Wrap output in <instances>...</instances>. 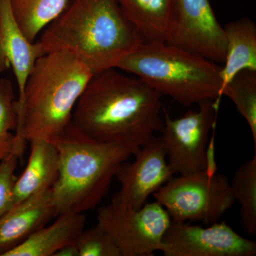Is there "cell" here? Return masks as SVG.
I'll list each match as a JSON object with an SVG mask.
<instances>
[{"label": "cell", "mask_w": 256, "mask_h": 256, "mask_svg": "<svg viewBox=\"0 0 256 256\" xmlns=\"http://www.w3.org/2000/svg\"><path fill=\"white\" fill-rule=\"evenodd\" d=\"M122 12L143 42H168L174 0H118Z\"/></svg>", "instance_id": "obj_16"}, {"label": "cell", "mask_w": 256, "mask_h": 256, "mask_svg": "<svg viewBox=\"0 0 256 256\" xmlns=\"http://www.w3.org/2000/svg\"><path fill=\"white\" fill-rule=\"evenodd\" d=\"M225 60L222 66L220 96L224 88L244 70L256 72V25L248 18H242L226 25Z\"/></svg>", "instance_id": "obj_17"}, {"label": "cell", "mask_w": 256, "mask_h": 256, "mask_svg": "<svg viewBox=\"0 0 256 256\" xmlns=\"http://www.w3.org/2000/svg\"><path fill=\"white\" fill-rule=\"evenodd\" d=\"M222 96L229 98L246 120L256 150V72H239L224 88Z\"/></svg>", "instance_id": "obj_20"}, {"label": "cell", "mask_w": 256, "mask_h": 256, "mask_svg": "<svg viewBox=\"0 0 256 256\" xmlns=\"http://www.w3.org/2000/svg\"><path fill=\"white\" fill-rule=\"evenodd\" d=\"M76 244L79 256H122L114 239L98 224L82 230Z\"/></svg>", "instance_id": "obj_22"}, {"label": "cell", "mask_w": 256, "mask_h": 256, "mask_svg": "<svg viewBox=\"0 0 256 256\" xmlns=\"http://www.w3.org/2000/svg\"><path fill=\"white\" fill-rule=\"evenodd\" d=\"M16 98L14 87L10 80L0 78V162L16 151L15 133L18 127Z\"/></svg>", "instance_id": "obj_21"}, {"label": "cell", "mask_w": 256, "mask_h": 256, "mask_svg": "<svg viewBox=\"0 0 256 256\" xmlns=\"http://www.w3.org/2000/svg\"><path fill=\"white\" fill-rule=\"evenodd\" d=\"M54 256H79L78 248L76 242L67 244L56 252Z\"/></svg>", "instance_id": "obj_24"}, {"label": "cell", "mask_w": 256, "mask_h": 256, "mask_svg": "<svg viewBox=\"0 0 256 256\" xmlns=\"http://www.w3.org/2000/svg\"><path fill=\"white\" fill-rule=\"evenodd\" d=\"M94 74L75 56L56 50L38 57L23 95L16 100V149L28 142L60 136L72 122L76 104Z\"/></svg>", "instance_id": "obj_3"}, {"label": "cell", "mask_w": 256, "mask_h": 256, "mask_svg": "<svg viewBox=\"0 0 256 256\" xmlns=\"http://www.w3.org/2000/svg\"><path fill=\"white\" fill-rule=\"evenodd\" d=\"M36 42L42 54L66 50L96 74L116 68L143 42L118 0H72Z\"/></svg>", "instance_id": "obj_2"}, {"label": "cell", "mask_w": 256, "mask_h": 256, "mask_svg": "<svg viewBox=\"0 0 256 256\" xmlns=\"http://www.w3.org/2000/svg\"><path fill=\"white\" fill-rule=\"evenodd\" d=\"M50 141L60 162L52 188L57 216L96 208L108 193L119 165L134 154L127 146L90 137L72 122Z\"/></svg>", "instance_id": "obj_4"}, {"label": "cell", "mask_w": 256, "mask_h": 256, "mask_svg": "<svg viewBox=\"0 0 256 256\" xmlns=\"http://www.w3.org/2000/svg\"><path fill=\"white\" fill-rule=\"evenodd\" d=\"M98 224L114 239L122 256H152L160 252L171 217L158 202L133 210L111 202L98 210Z\"/></svg>", "instance_id": "obj_8"}, {"label": "cell", "mask_w": 256, "mask_h": 256, "mask_svg": "<svg viewBox=\"0 0 256 256\" xmlns=\"http://www.w3.org/2000/svg\"><path fill=\"white\" fill-rule=\"evenodd\" d=\"M256 152L252 159L239 166L230 182L234 200L240 204L242 228L252 236H256Z\"/></svg>", "instance_id": "obj_19"}, {"label": "cell", "mask_w": 256, "mask_h": 256, "mask_svg": "<svg viewBox=\"0 0 256 256\" xmlns=\"http://www.w3.org/2000/svg\"><path fill=\"white\" fill-rule=\"evenodd\" d=\"M116 68L184 107L222 98V66L166 42H142Z\"/></svg>", "instance_id": "obj_5"}, {"label": "cell", "mask_w": 256, "mask_h": 256, "mask_svg": "<svg viewBox=\"0 0 256 256\" xmlns=\"http://www.w3.org/2000/svg\"><path fill=\"white\" fill-rule=\"evenodd\" d=\"M166 43L215 63H224L225 32L210 0H174L172 26Z\"/></svg>", "instance_id": "obj_9"}, {"label": "cell", "mask_w": 256, "mask_h": 256, "mask_svg": "<svg viewBox=\"0 0 256 256\" xmlns=\"http://www.w3.org/2000/svg\"><path fill=\"white\" fill-rule=\"evenodd\" d=\"M20 158L16 153H12L0 162V218L14 205V172Z\"/></svg>", "instance_id": "obj_23"}, {"label": "cell", "mask_w": 256, "mask_h": 256, "mask_svg": "<svg viewBox=\"0 0 256 256\" xmlns=\"http://www.w3.org/2000/svg\"><path fill=\"white\" fill-rule=\"evenodd\" d=\"M160 252L165 256H255L256 242L224 222L204 228L172 220Z\"/></svg>", "instance_id": "obj_10"}, {"label": "cell", "mask_w": 256, "mask_h": 256, "mask_svg": "<svg viewBox=\"0 0 256 256\" xmlns=\"http://www.w3.org/2000/svg\"><path fill=\"white\" fill-rule=\"evenodd\" d=\"M30 143L28 165L15 182L14 205L50 190L58 178L60 162L54 144L47 140H35Z\"/></svg>", "instance_id": "obj_14"}, {"label": "cell", "mask_w": 256, "mask_h": 256, "mask_svg": "<svg viewBox=\"0 0 256 256\" xmlns=\"http://www.w3.org/2000/svg\"><path fill=\"white\" fill-rule=\"evenodd\" d=\"M52 225L45 226L4 256H54L60 248L75 242L84 230L82 213L60 214Z\"/></svg>", "instance_id": "obj_15"}, {"label": "cell", "mask_w": 256, "mask_h": 256, "mask_svg": "<svg viewBox=\"0 0 256 256\" xmlns=\"http://www.w3.org/2000/svg\"><path fill=\"white\" fill-rule=\"evenodd\" d=\"M175 222H218L236 201L224 174L208 172L170 178L153 194Z\"/></svg>", "instance_id": "obj_6"}, {"label": "cell", "mask_w": 256, "mask_h": 256, "mask_svg": "<svg viewBox=\"0 0 256 256\" xmlns=\"http://www.w3.org/2000/svg\"><path fill=\"white\" fill-rule=\"evenodd\" d=\"M42 55L36 42L28 41L20 30L10 0H0V73L12 68L18 90L16 100L22 96L28 75Z\"/></svg>", "instance_id": "obj_13"}, {"label": "cell", "mask_w": 256, "mask_h": 256, "mask_svg": "<svg viewBox=\"0 0 256 256\" xmlns=\"http://www.w3.org/2000/svg\"><path fill=\"white\" fill-rule=\"evenodd\" d=\"M220 100H206L196 110L172 119L164 110V126L160 137L168 164L175 174L208 172V144L215 126Z\"/></svg>", "instance_id": "obj_7"}, {"label": "cell", "mask_w": 256, "mask_h": 256, "mask_svg": "<svg viewBox=\"0 0 256 256\" xmlns=\"http://www.w3.org/2000/svg\"><path fill=\"white\" fill-rule=\"evenodd\" d=\"M162 96L136 76L106 69L88 82L72 122L90 137L127 146L136 154L162 130Z\"/></svg>", "instance_id": "obj_1"}, {"label": "cell", "mask_w": 256, "mask_h": 256, "mask_svg": "<svg viewBox=\"0 0 256 256\" xmlns=\"http://www.w3.org/2000/svg\"><path fill=\"white\" fill-rule=\"evenodd\" d=\"M57 216L52 188L14 205L0 218V256Z\"/></svg>", "instance_id": "obj_12"}, {"label": "cell", "mask_w": 256, "mask_h": 256, "mask_svg": "<svg viewBox=\"0 0 256 256\" xmlns=\"http://www.w3.org/2000/svg\"><path fill=\"white\" fill-rule=\"evenodd\" d=\"M15 20L28 41L35 42L45 28L58 18L68 0H10Z\"/></svg>", "instance_id": "obj_18"}, {"label": "cell", "mask_w": 256, "mask_h": 256, "mask_svg": "<svg viewBox=\"0 0 256 256\" xmlns=\"http://www.w3.org/2000/svg\"><path fill=\"white\" fill-rule=\"evenodd\" d=\"M134 160L119 165L114 178L120 188L111 202L138 210L175 174L168 164L160 137H154L134 154Z\"/></svg>", "instance_id": "obj_11"}]
</instances>
